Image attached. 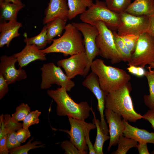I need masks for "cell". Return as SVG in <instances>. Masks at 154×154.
I'll list each match as a JSON object with an SVG mask.
<instances>
[{"instance_id":"6","label":"cell","mask_w":154,"mask_h":154,"mask_svg":"<svg viewBox=\"0 0 154 154\" xmlns=\"http://www.w3.org/2000/svg\"><path fill=\"white\" fill-rule=\"evenodd\" d=\"M93 25L97 27L99 32L96 42L100 55L110 60L112 64L122 61V56L115 43L113 32L103 22H96Z\"/></svg>"},{"instance_id":"19","label":"cell","mask_w":154,"mask_h":154,"mask_svg":"<svg viewBox=\"0 0 154 154\" xmlns=\"http://www.w3.org/2000/svg\"><path fill=\"white\" fill-rule=\"evenodd\" d=\"M123 121L125 127L123 135L133 139L138 143H149L154 144V133L132 126L123 119Z\"/></svg>"},{"instance_id":"44","label":"cell","mask_w":154,"mask_h":154,"mask_svg":"<svg viewBox=\"0 0 154 154\" xmlns=\"http://www.w3.org/2000/svg\"><path fill=\"white\" fill-rule=\"evenodd\" d=\"M89 133H88L86 136V142L88 148L89 154H96L94 149V145H93L90 139Z\"/></svg>"},{"instance_id":"28","label":"cell","mask_w":154,"mask_h":154,"mask_svg":"<svg viewBox=\"0 0 154 154\" xmlns=\"http://www.w3.org/2000/svg\"><path fill=\"white\" fill-rule=\"evenodd\" d=\"M34 139L33 137L25 144L17 148L9 149L11 154H27L30 150L39 148L45 147L44 144H42L40 141H35L32 142Z\"/></svg>"},{"instance_id":"3","label":"cell","mask_w":154,"mask_h":154,"mask_svg":"<svg viewBox=\"0 0 154 154\" xmlns=\"http://www.w3.org/2000/svg\"><path fill=\"white\" fill-rule=\"evenodd\" d=\"M127 84L108 94L105 108L117 113L127 121L135 122L143 119V116L134 109L130 88Z\"/></svg>"},{"instance_id":"11","label":"cell","mask_w":154,"mask_h":154,"mask_svg":"<svg viewBox=\"0 0 154 154\" xmlns=\"http://www.w3.org/2000/svg\"><path fill=\"white\" fill-rule=\"evenodd\" d=\"M72 23L80 31L84 37L85 52L88 58V65L83 76L84 77L88 74L93 60L97 56L100 55L96 42V38L99 32L95 26L88 23L72 22Z\"/></svg>"},{"instance_id":"10","label":"cell","mask_w":154,"mask_h":154,"mask_svg":"<svg viewBox=\"0 0 154 154\" xmlns=\"http://www.w3.org/2000/svg\"><path fill=\"white\" fill-rule=\"evenodd\" d=\"M120 14V23L117 29L118 35L140 36L147 32L149 25L148 16H137L124 12Z\"/></svg>"},{"instance_id":"39","label":"cell","mask_w":154,"mask_h":154,"mask_svg":"<svg viewBox=\"0 0 154 154\" xmlns=\"http://www.w3.org/2000/svg\"><path fill=\"white\" fill-rule=\"evenodd\" d=\"M8 84L0 74V99L3 98L9 91Z\"/></svg>"},{"instance_id":"26","label":"cell","mask_w":154,"mask_h":154,"mask_svg":"<svg viewBox=\"0 0 154 154\" xmlns=\"http://www.w3.org/2000/svg\"><path fill=\"white\" fill-rule=\"evenodd\" d=\"M24 41L26 44L35 45L40 50L44 48L48 43L47 37L46 25L44 26L38 35L30 38L26 37Z\"/></svg>"},{"instance_id":"42","label":"cell","mask_w":154,"mask_h":154,"mask_svg":"<svg viewBox=\"0 0 154 154\" xmlns=\"http://www.w3.org/2000/svg\"><path fill=\"white\" fill-rule=\"evenodd\" d=\"M148 17L149 25L147 32L154 38V13Z\"/></svg>"},{"instance_id":"43","label":"cell","mask_w":154,"mask_h":154,"mask_svg":"<svg viewBox=\"0 0 154 154\" xmlns=\"http://www.w3.org/2000/svg\"><path fill=\"white\" fill-rule=\"evenodd\" d=\"M139 154H149L147 143H139L136 147Z\"/></svg>"},{"instance_id":"32","label":"cell","mask_w":154,"mask_h":154,"mask_svg":"<svg viewBox=\"0 0 154 154\" xmlns=\"http://www.w3.org/2000/svg\"><path fill=\"white\" fill-rule=\"evenodd\" d=\"M31 112L29 106L27 104L22 103L16 109V112L12 115V117L16 121H23Z\"/></svg>"},{"instance_id":"24","label":"cell","mask_w":154,"mask_h":154,"mask_svg":"<svg viewBox=\"0 0 154 154\" xmlns=\"http://www.w3.org/2000/svg\"><path fill=\"white\" fill-rule=\"evenodd\" d=\"M91 111L93 114V122L96 126L97 135L94 145V150L96 154H103V147L104 143L110 139V136L105 134L102 130L100 126V121L96 119L95 114L92 108Z\"/></svg>"},{"instance_id":"47","label":"cell","mask_w":154,"mask_h":154,"mask_svg":"<svg viewBox=\"0 0 154 154\" xmlns=\"http://www.w3.org/2000/svg\"><path fill=\"white\" fill-rule=\"evenodd\" d=\"M151 154H154V150L152 151Z\"/></svg>"},{"instance_id":"31","label":"cell","mask_w":154,"mask_h":154,"mask_svg":"<svg viewBox=\"0 0 154 154\" xmlns=\"http://www.w3.org/2000/svg\"><path fill=\"white\" fill-rule=\"evenodd\" d=\"M3 121L7 134L9 132L16 131L23 127L22 124L16 121L9 114L4 115Z\"/></svg>"},{"instance_id":"25","label":"cell","mask_w":154,"mask_h":154,"mask_svg":"<svg viewBox=\"0 0 154 154\" xmlns=\"http://www.w3.org/2000/svg\"><path fill=\"white\" fill-rule=\"evenodd\" d=\"M149 66L145 71V76L147 78L149 87V94L143 96L144 102L150 109H154V68Z\"/></svg>"},{"instance_id":"17","label":"cell","mask_w":154,"mask_h":154,"mask_svg":"<svg viewBox=\"0 0 154 154\" xmlns=\"http://www.w3.org/2000/svg\"><path fill=\"white\" fill-rule=\"evenodd\" d=\"M13 55L16 57L19 68H21L35 60L46 59V54L34 44H26L21 51Z\"/></svg>"},{"instance_id":"37","label":"cell","mask_w":154,"mask_h":154,"mask_svg":"<svg viewBox=\"0 0 154 154\" xmlns=\"http://www.w3.org/2000/svg\"><path fill=\"white\" fill-rule=\"evenodd\" d=\"M31 136V134L29 129L22 127L17 130L16 132L17 139L21 143L25 142Z\"/></svg>"},{"instance_id":"45","label":"cell","mask_w":154,"mask_h":154,"mask_svg":"<svg viewBox=\"0 0 154 154\" xmlns=\"http://www.w3.org/2000/svg\"><path fill=\"white\" fill-rule=\"evenodd\" d=\"M6 2L16 4L22 5H24L21 0H1Z\"/></svg>"},{"instance_id":"16","label":"cell","mask_w":154,"mask_h":154,"mask_svg":"<svg viewBox=\"0 0 154 154\" xmlns=\"http://www.w3.org/2000/svg\"><path fill=\"white\" fill-rule=\"evenodd\" d=\"M68 10L67 0H50L45 11L44 24L59 18L67 21Z\"/></svg>"},{"instance_id":"40","label":"cell","mask_w":154,"mask_h":154,"mask_svg":"<svg viewBox=\"0 0 154 154\" xmlns=\"http://www.w3.org/2000/svg\"><path fill=\"white\" fill-rule=\"evenodd\" d=\"M7 135L0 139V154H8L9 153L7 145Z\"/></svg>"},{"instance_id":"41","label":"cell","mask_w":154,"mask_h":154,"mask_svg":"<svg viewBox=\"0 0 154 154\" xmlns=\"http://www.w3.org/2000/svg\"><path fill=\"white\" fill-rule=\"evenodd\" d=\"M143 116V119L148 121L154 129V109H150Z\"/></svg>"},{"instance_id":"12","label":"cell","mask_w":154,"mask_h":154,"mask_svg":"<svg viewBox=\"0 0 154 154\" xmlns=\"http://www.w3.org/2000/svg\"><path fill=\"white\" fill-rule=\"evenodd\" d=\"M82 84L91 91L96 96L98 101L97 109L100 115V127L103 131L108 135L109 129L104 117V111L106 99L108 93L101 89L97 76L92 72L86 76Z\"/></svg>"},{"instance_id":"30","label":"cell","mask_w":154,"mask_h":154,"mask_svg":"<svg viewBox=\"0 0 154 154\" xmlns=\"http://www.w3.org/2000/svg\"><path fill=\"white\" fill-rule=\"evenodd\" d=\"M105 2L110 10L118 14L125 12L131 3V0H105Z\"/></svg>"},{"instance_id":"27","label":"cell","mask_w":154,"mask_h":154,"mask_svg":"<svg viewBox=\"0 0 154 154\" xmlns=\"http://www.w3.org/2000/svg\"><path fill=\"white\" fill-rule=\"evenodd\" d=\"M137 144V142L135 140L122 135L119 137L118 141L117 149L112 153L126 154L130 149L136 147Z\"/></svg>"},{"instance_id":"23","label":"cell","mask_w":154,"mask_h":154,"mask_svg":"<svg viewBox=\"0 0 154 154\" xmlns=\"http://www.w3.org/2000/svg\"><path fill=\"white\" fill-rule=\"evenodd\" d=\"M66 21L61 19L54 20L46 24L47 37L48 43L52 41L53 38L60 36L64 30Z\"/></svg>"},{"instance_id":"21","label":"cell","mask_w":154,"mask_h":154,"mask_svg":"<svg viewBox=\"0 0 154 154\" xmlns=\"http://www.w3.org/2000/svg\"><path fill=\"white\" fill-rule=\"evenodd\" d=\"M25 6L24 4L19 5L0 0V20L17 21L18 12Z\"/></svg>"},{"instance_id":"18","label":"cell","mask_w":154,"mask_h":154,"mask_svg":"<svg viewBox=\"0 0 154 154\" xmlns=\"http://www.w3.org/2000/svg\"><path fill=\"white\" fill-rule=\"evenodd\" d=\"M22 27L21 23L17 21H1L0 23V47L6 45L8 47L12 40L18 37L19 29Z\"/></svg>"},{"instance_id":"34","label":"cell","mask_w":154,"mask_h":154,"mask_svg":"<svg viewBox=\"0 0 154 154\" xmlns=\"http://www.w3.org/2000/svg\"><path fill=\"white\" fill-rule=\"evenodd\" d=\"M120 37L129 50L132 53L135 49L139 36L129 35Z\"/></svg>"},{"instance_id":"36","label":"cell","mask_w":154,"mask_h":154,"mask_svg":"<svg viewBox=\"0 0 154 154\" xmlns=\"http://www.w3.org/2000/svg\"><path fill=\"white\" fill-rule=\"evenodd\" d=\"M7 145L9 149L16 148L21 146V143L17 139L15 131H10L7 134Z\"/></svg>"},{"instance_id":"29","label":"cell","mask_w":154,"mask_h":154,"mask_svg":"<svg viewBox=\"0 0 154 154\" xmlns=\"http://www.w3.org/2000/svg\"><path fill=\"white\" fill-rule=\"evenodd\" d=\"M113 33L116 46L122 56V61L128 62L131 59L132 53L117 33L114 32Z\"/></svg>"},{"instance_id":"46","label":"cell","mask_w":154,"mask_h":154,"mask_svg":"<svg viewBox=\"0 0 154 154\" xmlns=\"http://www.w3.org/2000/svg\"><path fill=\"white\" fill-rule=\"evenodd\" d=\"M148 65L151 68H154V62L150 63Z\"/></svg>"},{"instance_id":"14","label":"cell","mask_w":154,"mask_h":154,"mask_svg":"<svg viewBox=\"0 0 154 154\" xmlns=\"http://www.w3.org/2000/svg\"><path fill=\"white\" fill-rule=\"evenodd\" d=\"M17 62V59L13 55L10 56L5 55L0 57V74L8 84L27 78V73L24 69L16 68L15 64Z\"/></svg>"},{"instance_id":"33","label":"cell","mask_w":154,"mask_h":154,"mask_svg":"<svg viewBox=\"0 0 154 154\" xmlns=\"http://www.w3.org/2000/svg\"><path fill=\"white\" fill-rule=\"evenodd\" d=\"M41 112L38 110L30 112L23 121V127L29 129L31 126L38 124L40 121L39 116Z\"/></svg>"},{"instance_id":"35","label":"cell","mask_w":154,"mask_h":154,"mask_svg":"<svg viewBox=\"0 0 154 154\" xmlns=\"http://www.w3.org/2000/svg\"><path fill=\"white\" fill-rule=\"evenodd\" d=\"M60 146L65 154H82L70 141L66 140L61 143Z\"/></svg>"},{"instance_id":"8","label":"cell","mask_w":154,"mask_h":154,"mask_svg":"<svg viewBox=\"0 0 154 154\" xmlns=\"http://www.w3.org/2000/svg\"><path fill=\"white\" fill-rule=\"evenodd\" d=\"M154 62V38L147 32L141 35L134 52L127 65L144 68L147 64Z\"/></svg>"},{"instance_id":"9","label":"cell","mask_w":154,"mask_h":154,"mask_svg":"<svg viewBox=\"0 0 154 154\" xmlns=\"http://www.w3.org/2000/svg\"><path fill=\"white\" fill-rule=\"evenodd\" d=\"M68 118L70 125V130L63 129L59 130L68 134L70 141L82 154H87L88 148L86 142V135L91 130L96 128L95 125L93 122L87 123L85 120L69 117Z\"/></svg>"},{"instance_id":"5","label":"cell","mask_w":154,"mask_h":154,"mask_svg":"<svg viewBox=\"0 0 154 154\" xmlns=\"http://www.w3.org/2000/svg\"><path fill=\"white\" fill-rule=\"evenodd\" d=\"M80 19L83 22L92 25L96 21L103 22L111 31L117 30L120 23V14L110 10L105 1L99 0H96L95 3L81 14Z\"/></svg>"},{"instance_id":"13","label":"cell","mask_w":154,"mask_h":154,"mask_svg":"<svg viewBox=\"0 0 154 154\" xmlns=\"http://www.w3.org/2000/svg\"><path fill=\"white\" fill-rule=\"evenodd\" d=\"M88 62V57L84 52L59 60L57 62V65L63 68L67 76L71 79L78 75L83 76Z\"/></svg>"},{"instance_id":"1","label":"cell","mask_w":154,"mask_h":154,"mask_svg":"<svg viewBox=\"0 0 154 154\" xmlns=\"http://www.w3.org/2000/svg\"><path fill=\"white\" fill-rule=\"evenodd\" d=\"M90 69L97 76L101 89L108 93L127 84L131 79L130 75L124 70L106 65L100 59L93 60Z\"/></svg>"},{"instance_id":"38","label":"cell","mask_w":154,"mask_h":154,"mask_svg":"<svg viewBox=\"0 0 154 154\" xmlns=\"http://www.w3.org/2000/svg\"><path fill=\"white\" fill-rule=\"evenodd\" d=\"M128 72L131 74L139 77L145 76V71L144 68L140 66L130 65L127 68Z\"/></svg>"},{"instance_id":"15","label":"cell","mask_w":154,"mask_h":154,"mask_svg":"<svg viewBox=\"0 0 154 154\" xmlns=\"http://www.w3.org/2000/svg\"><path fill=\"white\" fill-rule=\"evenodd\" d=\"M104 115L109 126L110 139L108 148L109 151L112 146L117 144L119 137L123 135L125 127L121 117L112 111L106 108Z\"/></svg>"},{"instance_id":"22","label":"cell","mask_w":154,"mask_h":154,"mask_svg":"<svg viewBox=\"0 0 154 154\" xmlns=\"http://www.w3.org/2000/svg\"><path fill=\"white\" fill-rule=\"evenodd\" d=\"M93 3L92 0H67L68 19L71 20L77 15L82 14Z\"/></svg>"},{"instance_id":"2","label":"cell","mask_w":154,"mask_h":154,"mask_svg":"<svg viewBox=\"0 0 154 154\" xmlns=\"http://www.w3.org/2000/svg\"><path fill=\"white\" fill-rule=\"evenodd\" d=\"M47 94L56 103V113L58 116H66L82 120L89 117L92 108L88 103L86 102H75L64 88L61 87L55 90H48Z\"/></svg>"},{"instance_id":"4","label":"cell","mask_w":154,"mask_h":154,"mask_svg":"<svg viewBox=\"0 0 154 154\" xmlns=\"http://www.w3.org/2000/svg\"><path fill=\"white\" fill-rule=\"evenodd\" d=\"M64 30L60 37L53 39L50 46L41 50L43 53H61L66 56L85 52L84 40L80 31L72 23L66 25Z\"/></svg>"},{"instance_id":"7","label":"cell","mask_w":154,"mask_h":154,"mask_svg":"<svg viewBox=\"0 0 154 154\" xmlns=\"http://www.w3.org/2000/svg\"><path fill=\"white\" fill-rule=\"evenodd\" d=\"M42 89L49 88L54 84L60 86L70 92L75 86L74 82L69 78L58 66L52 62L44 64L41 68Z\"/></svg>"},{"instance_id":"20","label":"cell","mask_w":154,"mask_h":154,"mask_svg":"<svg viewBox=\"0 0 154 154\" xmlns=\"http://www.w3.org/2000/svg\"><path fill=\"white\" fill-rule=\"evenodd\" d=\"M125 12L137 16H149L154 13V0H135Z\"/></svg>"}]
</instances>
